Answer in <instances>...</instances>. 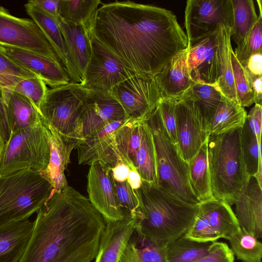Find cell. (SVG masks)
I'll list each match as a JSON object with an SVG mask.
<instances>
[{
    "label": "cell",
    "instance_id": "1",
    "mask_svg": "<svg viewBox=\"0 0 262 262\" xmlns=\"http://www.w3.org/2000/svg\"><path fill=\"white\" fill-rule=\"evenodd\" d=\"M92 31L126 68L142 75L154 76L188 47L172 11L129 1L102 3Z\"/></svg>",
    "mask_w": 262,
    "mask_h": 262
},
{
    "label": "cell",
    "instance_id": "2",
    "mask_svg": "<svg viewBox=\"0 0 262 262\" xmlns=\"http://www.w3.org/2000/svg\"><path fill=\"white\" fill-rule=\"evenodd\" d=\"M34 223L19 262H91L105 226L89 199L69 186L53 190Z\"/></svg>",
    "mask_w": 262,
    "mask_h": 262
},
{
    "label": "cell",
    "instance_id": "3",
    "mask_svg": "<svg viewBox=\"0 0 262 262\" xmlns=\"http://www.w3.org/2000/svg\"><path fill=\"white\" fill-rule=\"evenodd\" d=\"M136 191L143 214V219L137 221L135 230L139 236L163 250L187 232L199 204L185 202L156 185L144 181Z\"/></svg>",
    "mask_w": 262,
    "mask_h": 262
},
{
    "label": "cell",
    "instance_id": "4",
    "mask_svg": "<svg viewBox=\"0 0 262 262\" xmlns=\"http://www.w3.org/2000/svg\"><path fill=\"white\" fill-rule=\"evenodd\" d=\"M241 128L207 138V157L211 192L216 200L230 205L248 176L241 142Z\"/></svg>",
    "mask_w": 262,
    "mask_h": 262
},
{
    "label": "cell",
    "instance_id": "5",
    "mask_svg": "<svg viewBox=\"0 0 262 262\" xmlns=\"http://www.w3.org/2000/svg\"><path fill=\"white\" fill-rule=\"evenodd\" d=\"M53 190L41 172L35 170L0 174V225L28 219L43 206Z\"/></svg>",
    "mask_w": 262,
    "mask_h": 262
},
{
    "label": "cell",
    "instance_id": "6",
    "mask_svg": "<svg viewBox=\"0 0 262 262\" xmlns=\"http://www.w3.org/2000/svg\"><path fill=\"white\" fill-rule=\"evenodd\" d=\"M92 91L80 83L48 89L39 111L43 123L63 138L79 144L83 140L82 120Z\"/></svg>",
    "mask_w": 262,
    "mask_h": 262
},
{
    "label": "cell",
    "instance_id": "7",
    "mask_svg": "<svg viewBox=\"0 0 262 262\" xmlns=\"http://www.w3.org/2000/svg\"><path fill=\"white\" fill-rule=\"evenodd\" d=\"M151 132L156 155L157 186L185 202H201L194 194L189 182L188 165L177 145L169 138L161 119L158 105L144 120Z\"/></svg>",
    "mask_w": 262,
    "mask_h": 262
},
{
    "label": "cell",
    "instance_id": "8",
    "mask_svg": "<svg viewBox=\"0 0 262 262\" xmlns=\"http://www.w3.org/2000/svg\"><path fill=\"white\" fill-rule=\"evenodd\" d=\"M50 149L42 123L12 134L0 156V174L30 169L40 172L48 166Z\"/></svg>",
    "mask_w": 262,
    "mask_h": 262
},
{
    "label": "cell",
    "instance_id": "9",
    "mask_svg": "<svg viewBox=\"0 0 262 262\" xmlns=\"http://www.w3.org/2000/svg\"><path fill=\"white\" fill-rule=\"evenodd\" d=\"M231 0H188L185 10V26L188 44L215 31L220 25L232 28Z\"/></svg>",
    "mask_w": 262,
    "mask_h": 262
},
{
    "label": "cell",
    "instance_id": "10",
    "mask_svg": "<svg viewBox=\"0 0 262 262\" xmlns=\"http://www.w3.org/2000/svg\"><path fill=\"white\" fill-rule=\"evenodd\" d=\"M110 94L129 118L143 121L162 98L154 76L135 74L115 85Z\"/></svg>",
    "mask_w": 262,
    "mask_h": 262
},
{
    "label": "cell",
    "instance_id": "11",
    "mask_svg": "<svg viewBox=\"0 0 262 262\" xmlns=\"http://www.w3.org/2000/svg\"><path fill=\"white\" fill-rule=\"evenodd\" d=\"M0 46L28 51L59 61L40 29L32 19L13 16L1 6Z\"/></svg>",
    "mask_w": 262,
    "mask_h": 262
},
{
    "label": "cell",
    "instance_id": "12",
    "mask_svg": "<svg viewBox=\"0 0 262 262\" xmlns=\"http://www.w3.org/2000/svg\"><path fill=\"white\" fill-rule=\"evenodd\" d=\"M223 27L220 25L212 33L188 44L187 63L195 83L215 85L221 76Z\"/></svg>",
    "mask_w": 262,
    "mask_h": 262
},
{
    "label": "cell",
    "instance_id": "13",
    "mask_svg": "<svg viewBox=\"0 0 262 262\" xmlns=\"http://www.w3.org/2000/svg\"><path fill=\"white\" fill-rule=\"evenodd\" d=\"M135 74L100 42L92 31V54L81 85L92 91L110 93L115 85Z\"/></svg>",
    "mask_w": 262,
    "mask_h": 262
},
{
    "label": "cell",
    "instance_id": "14",
    "mask_svg": "<svg viewBox=\"0 0 262 262\" xmlns=\"http://www.w3.org/2000/svg\"><path fill=\"white\" fill-rule=\"evenodd\" d=\"M92 20L87 25H75L59 19L66 49L64 68L71 82L82 84L84 81L92 54Z\"/></svg>",
    "mask_w": 262,
    "mask_h": 262
},
{
    "label": "cell",
    "instance_id": "15",
    "mask_svg": "<svg viewBox=\"0 0 262 262\" xmlns=\"http://www.w3.org/2000/svg\"><path fill=\"white\" fill-rule=\"evenodd\" d=\"M177 147L182 158L189 162L198 152L208 135L193 102L186 95L177 100L176 107Z\"/></svg>",
    "mask_w": 262,
    "mask_h": 262
},
{
    "label": "cell",
    "instance_id": "16",
    "mask_svg": "<svg viewBox=\"0 0 262 262\" xmlns=\"http://www.w3.org/2000/svg\"><path fill=\"white\" fill-rule=\"evenodd\" d=\"M112 168L98 162L90 165L88 174L89 199L105 222L120 221L124 217L116 194Z\"/></svg>",
    "mask_w": 262,
    "mask_h": 262
},
{
    "label": "cell",
    "instance_id": "17",
    "mask_svg": "<svg viewBox=\"0 0 262 262\" xmlns=\"http://www.w3.org/2000/svg\"><path fill=\"white\" fill-rule=\"evenodd\" d=\"M125 121L108 123L85 137L77 147L78 164L91 165L99 162L113 168L123 163L117 154L115 131Z\"/></svg>",
    "mask_w": 262,
    "mask_h": 262
},
{
    "label": "cell",
    "instance_id": "18",
    "mask_svg": "<svg viewBox=\"0 0 262 262\" xmlns=\"http://www.w3.org/2000/svg\"><path fill=\"white\" fill-rule=\"evenodd\" d=\"M235 216L240 227L257 239L262 237V189L255 177H249L236 194Z\"/></svg>",
    "mask_w": 262,
    "mask_h": 262
},
{
    "label": "cell",
    "instance_id": "19",
    "mask_svg": "<svg viewBox=\"0 0 262 262\" xmlns=\"http://www.w3.org/2000/svg\"><path fill=\"white\" fill-rule=\"evenodd\" d=\"M1 47L15 62L40 78L52 88L70 82V79L60 61L24 50Z\"/></svg>",
    "mask_w": 262,
    "mask_h": 262
},
{
    "label": "cell",
    "instance_id": "20",
    "mask_svg": "<svg viewBox=\"0 0 262 262\" xmlns=\"http://www.w3.org/2000/svg\"><path fill=\"white\" fill-rule=\"evenodd\" d=\"M42 123L48 139L50 157L48 167L41 173L54 191L60 192L68 186L64 170L70 162L72 151L79 144L64 139L52 127L43 122Z\"/></svg>",
    "mask_w": 262,
    "mask_h": 262
},
{
    "label": "cell",
    "instance_id": "21",
    "mask_svg": "<svg viewBox=\"0 0 262 262\" xmlns=\"http://www.w3.org/2000/svg\"><path fill=\"white\" fill-rule=\"evenodd\" d=\"M116 222H105L95 262H119L133 234L137 220L124 214Z\"/></svg>",
    "mask_w": 262,
    "mask_h": 262
},
{
    "label": "cell",
    "instance_id": "22",
    "mask_svg": "<svg viewBox=\"0 0 262 262\" xmlns=\"http://www.w3.org/2000/svg\"><path fill=\"white\" fill-rule=\"evenodd\" d=\"M187 58V48L177 54L154 76L162 98L179 100L195 83L190 76Z\"/></svg>",
    "mask_w": 262,
    "mask_h": 262
},
{
    "label": "cell",
    "instance_id": "23",
    "mask_svg": "<svg viewBox=\"0 0 262 262\" xmlns=\"http://www.w3.org/2000/svg\"><path fill=\"white\" fill-rule=\"evenodd\" d=\"M34 223L28 219L0 225V262H19Z\"/></svg>",
    "mask_w": 262,
    "mask_h": 262
},
{
    "label": "cell",
    "instance_id": "24",
    "mask_svg": "<svg viewBox=\"0 0 262 262\" xmlns=\"http://www.w3.org/2000/svg\"><path fill=\"white\" fill-rule=\"evenodd\" d=\"M12 134L41 122L38 110L26 97L13 91H2Z\"/></svg>",
    "mask_w": 262,
    "mask_h": 262
},
{
    "label": "cell",
    "instance_id": "25",
    "mask_svg": "<svg viewBox=\"0 0 262 262\" xmlns=\"http://www.w3.org/2000/svg\"><path fill=\"white\" fill-rule=\"evenodd\" d=\"M198 210L207 219L220 238L228 240L241 229L230 205L224 201L212 200L201 202Z\"/></svg>",
    "mask_w": 262,
    "mask_h": 262
},
{
    "label": "cell",
    "instance_id": "26",
    "mask_svg": "<svg viewBox=\"0 0 262 262\" xmlns=\"http://www.w3.org/2000/svg\"><path fill=\"white\" fill-rule=\"evenodd\" d=\"M142 121L128 119L115 131L118 155L130 170H136V155L141 141Z\"/></svg>",
    "mask_w": 262,
    "mask_h": 262
},
{
    "label": "cell",
    "instance_id": "27",
    "mask_svg": "<svg viewBox=\"0 0 262 262\" xmlns=\"http://www.w3.org/2000/svg\"><path fill=\"white\" fill-rule=\"evenodd\" d=\"M27 14L37 24L50 43L59 61L63 65L66 60V49L58 19L29 1L25 4Z\"/></svg>",
    "mask_w": 262,
    "mask_h": 262
},
{
    "label": "cell",
    "instance_id": "28",
    "mask_svg": "<svg viewBox=\"0 0 262 262\" xmlns=\"http://www.w3.org/2000/svg\"><path fill=\"white\" fill-rule=\"evenodd\" d=\"M184 95L188 97L198 110L206 133L224 97L215 85L195 83Z\"/></svg>",
    "mask_w": 262,
    "mask_h": 262
},
{
    "label": "cell",
    "instance_id": "29",
    "mask_svg": "<svg viewBox=\"0 0 262 262\" xmlns=\"http://www.w3.org/2000/svg\"><path fill=\"white\" fill-rule=\"evenodd\" d=\"M189 182L192 190L200 202L214 200L210 184L207 157V139L198 152L189 162Z\"/></svg>",
    "mask_w": 262,
    "mask_h": 262
},
{
    "label": "cell",
    "instance_id": "30",
    "mask_svg": "<svg viewBox=\"0 0 262 262\" xmlns=\"http://www.w3.org/2000/svg\"><path fill=\"white\" fill-rule=\"evenodd\" d=\"M247 115L243 107L224 96L210 123L209 135L222 134L242 128Z\"/></svg>",
    "mask_w": 262,
    "mask_h": 262
},
{
    "label": "cell",
    "instance_id": "31",
    "mask_svg": "<svg viewBox=\"0 0 262 262\" xmlns=\"http://www.w3.org/2000/svg\"><path fill=\"white\" fill-rule=\"evenodd\" d=\"M214 243L198 242L187 238L184 234L164 249V262L193 261L208 254Z\"/></svg>",
    "mask_w": 262,
    "mask_h": 262
},
{
    "label": "cell",
    "instance_id": "32",
    "mask_svg": "<svg viewBox=\"0 0 262 262\" xmlns=\"http://www.w3.org/2000/svg\"><path fill=\"white\" fill-rule=\"evenodd\" d=\"M136 169L142 181L157 185L156 155L152 135L145 120L142 121L141 144L136 155Z\"/></svg>",
    "mask_w": 262,
    "mask_h": 262
},
{
    "label": "cell",
    "instance_id": "33",
    "mask_svg": "<svg viewBox=\"0 0 262 262\" xmlns=\"http://www.w3.org/2000/svg\"><path fill=\"white\" fill-rule=\"evenodd\" d=\"M233 8V25L231 39L237 47L242 45L257 20L252 0H231Z\"/></svg>",
    "mask_w": 262,
    "mask_h": 262
},
{
    "label": "cell",
    "instance_id": "34",
    "mask_svg": "<svg viewBox=\"0 0 262 262\" xmlns=\"http://www.w3.org/2000/svg\"><path fill=\"white\" fill-rule=\"evenodd\" d=\"M102 4L100 0H60L59 19L75 25L89 24Z\"/></svg>",
    "mask_w": 262,
    "mask_h": 262
},
{
    "label": "cell",
    "instance_id": "35",
    "mask_svg": "<svg viewBox=\"0 0 262 262\" xmlns=\"http://www.w3.org/2000/svg\"><path fill=\"white\" fill-rule=\"evenodd\" d=\"M119 262H164L163 250L135 231Z\"/></svg>",
    "mask_w": 262,
    "mask_h": 262
},
{
    "label": "cell",
    "instance_id": "36",
    "mask_svg": "<svg viewBox=\"0 0 262 262\" xmlns=\"http://www.w3.org/2000/svg\"><path fill=\"white\" fill-rule=\"evenodd\" d=\"M231 29L224 26L222 35V64L221 75L215 85L222 95L238 103L233 73L231 52Z\"/></svg>",
    "mask_w": 262,
    "mask_h": 262
},
{
    "label": "cell",
    "instance_id": "37",
    "mask_svg": "<svg viewBox=\"0 0 262 262\" xmlns=\"http://www.w3.org/2000/svg\"><path fill=\"white\" fill-rule=\"evenodd\" d=\"M241 142L248 176L262 174L261 143L258 142L255 133L246 120L241 128Z\"/></svg>",
    "mask_w": 262,
    "mask_h": 262
},
{
    "label": "cell",
    "instance_id": "38",
    "mask_svg": "<svg viewBox=\"0 0 262 262\" xmlns=\"http://www.w3.org/2000/svg\"><path fill=\"white\" fill-rule=\"evenodd\" d=\"M228 241L238 259L243 262H261L262 244L244 229L241 228Z\"/></svg>",
    "mask_w": 262,
    "mask_h": 262
},
{
    "label": "cell",
    "instance_id": "39",
    "mask_svg": "<svg viewBox=\"0 0 262 262\" xmlns=\"http://www.w3.org/2000/svg\"><path fill=\"white\" fill-rule=\"evenodd\" d=\"M36 76L9 56L0 46V90L13 91L24 79Z\"/></svg>",
    "mask_w": 262,
    "mask_h": 262
},
{
    "label": "cell",
    "instance_id": "40",
    "mask_svg": "<svg viewBox=\"0 0 262 262\" xmlns=\"http://www.w3.org/2000/svg\"><path fill=\"white\" fill-rule=\"evenodd\" d=\"M92 92L97 112L105 123L123 121L129 119L121 104L110 93Z\"/></svg>",
    "mask_w": 262,
    "mask_h": 262
},
{
    "label": "cell",
    "instance_id": "41",
    "mask_svg": "<svg viewBox=\"0 0 262 262\" xmlns=\"http://www.w3.org/2000/svg\"><path fill=\"white\" fill-rule=\"evenodd\" d=\"M114 185L124 214H128L137 221L142 220L143 214L136 190L132 188L127 181L117 182L114 180Z\"/></svg>",
    "mask_w": 262,
    "mask_h": 262
},
{
    "label": "cell",
    "instance_id": "42",
    "mask_svg": "<svg viewBox=\"0 0 262 262\" xmlns=\"http://www.w3.org/2000/svg\"><path fill=\"white\" fill-rule=\"evenodd\" d=\"M231 60L238 103L243 107L249 106L254 103L251 82L246 71L235 57L233 50L231 52Z\"/></svg>",
    "mask_w": 262,
    "mask_h": 262
},
{
    "label": "cell",
    "instance_id": "43",
    "mask_svg": "<svg viewBox=\"0 0 262 262\" xmlns=\"http://www.w3.org/2000/svg\"><path fill=\"white\" fill-rule=\"evenodd\" d=\"M261 45L262 15H259L245 41L233 51L234 55L243 66L252 55L261 52Z\"/></svg>",
    "mask_w": 262,
    "mask_h": 262
},
{
    "label": "cell",
    "instance_id": "44",
    "mask_svg": "<svg viewBox=\"0 0 262 262\" xmlns=\"http://www.w3.org/2000/svg\"><path fill=\"white\" fill-rule=\"evenodd\" d=\"M48 90L44 81L38 77L35 76L20 81L13 91L27 98L39 111Z\"/></svg>",
    "mask_w": 262,
    "mask_h": 262
},
{
    "label": "cell",
    "instance_id": "45",
    "mask_svg": "<svg viewBox=\"0 0 262 262\" xmlns=\"http://www.w3.org/2000/svg\"><path fill=\"white\" fill-rule=\"evenodd\" d=\"M185 236L190 239L200 243L215 242L220 238L207 219L199 210Z\"/></svg>",
    "mask_w": 262,
    "mask_h": 262
},
{
    "label": "cell",
    "instance_id": "46",
    "mask_svg": "<svg viewBox=\"0 0 262 262\" xmlns=\"http://www.w3.org/2000/svg\"><path fill=\"white\" fill-rule=\"evenodd\" d=\"M177 99L162 98L158 104L160 116L166 130L172 142L177 145L176 135V107Z\"/></svg>",
    "mask_w": 262,
    "mask_h": 262
},
{
    "label": "cell",
    "instance_id": "47",
    "mask_svg": "<svg viewBox=\"0 0 262 262\" xmlns=\"http://www.w3.org/2000/svg\"><path fill=\"white\" fill-rule=\"evenodd\" d=\"M107 124H108L103 122L99 117L96 109L92 94L82 120V136L83 139L102 128Z\"/></svg>",
    "mask_w": 262,
    "mask_h": 262
},
{
    "label": "cell",
    "instance_id": "48",
    "mask_svg": "<svg viewBox=\"0 0 262 262\" xmlns=\"http://www.w3.org/2000/svg\"><path fill=\"white\" fill-rule=\"evenodd\" d=\"M234 255L228 245L223 242H214L206 255L191 262H234Z\"/></svg>",
    "mask_w": 262,
    "mask_h": 262
},
{
    "label": "cell",
    "instance_id": "49",
    "mask_svg": "<svg viewBox=\"0 0 262 262\" xmlns=\"http://www.w3.org/2000/svg\"><path fill=\"white\" fill-rule=\"evenodd\" d=\"M262 106L255 104L247 115L246 120L255 133L258 142L261 143Z\"/></svg>",
    "mask_w": 262,
    "mask_h": 262
},
{
    "label": "cell",
    "instance_id": "50",
    "mask_svg": "<svg viewBox=\"0 0 262 262\" xmlns=\"http://www.w3.org/2000/svg\"><path fill=\"white\" fill-rule=\"evenodd\" d=\"M0 134L4 145L9 141L12 131L8 121L3 91L0 90Z\"/></svg>",
    "mask_w": 262,
    "mask_h": 262
},
{
    "label": "cell",
    "instance_id": "51",
    "mask_svg": "<svg viewBox=\"0 0 262 262\" xmlns=\"http://www.w3.org/2000/svg\"><path fill=\"white\" fill-rule=\"evenodd\" d=\"M242 66L249 75L262 76V52L252 55Z\"/></svg>",
    "mask_w": 262,
    "mask_h": 262
},
{
    "label": "cell",
    "instance_id": "52",
    "mask_svg": "<svg viewBox=\"0 0 262 262\" xmlns=\"http://www.w3.org/2000/svg\"><path fill=\"white\" fill-rule=\"evenodd\" d=\"M29 1L54 17L59 19L60 0H32Z\"/></svg>",
    "mask_w": 262,
    "mask_h": 262
},
{
    "label": "cell",
    "instance_id": "53",
    "mask_svg": "<svg viewBox=\"0 0 262 262\" xmlns=\"http://www.w3.org/2000/svg\"><path fill=\"white\" fill-rule=\"evenodd\" d=\"M247 74L254 93V103L261 105L262 76L254 77L249 75L247 73Z\"/></svg>",
    "mask_w": 262,
    "mask_h": 262
},
{
    "label": "cell",
    "instance_id": "54",
    "mask_svg": "<svg viewBox=\"0 0 262 262\" xmlns=\"http://www.w3.org/2000/svg\"><path fill=\"white\" fill-rule=\"evenodd\" d=\"M130 169L124 163H119L112 168L113 179L117 182H124L127 180Z\"/></svg>",
    "mask_w": 262,
    "mask_h": 262
},
{
    "label": "cell",
    "instance_id": "55",
    "mask_svg": "<svg viewBox=\"0 0 262 262\" xmlns=\"http://www.w3.org/2000/svg\"><path fill=\"white\" fill-rule=\"evenodd\" d=\"M126 181L132 188L134 190L139 189L142 184L141 176L137 170H130Z\"/></svg>",
    "mask_w": 262,
    "mask_h": 262
},
{
    "label": "cell",
    "instance_id": "56",
    "mask_svg": "<svg viewBox=\"0 0 262 262\" xmlns=\"http://www.w3.org/2000/svg\"><path fill=\"white\" fill-rule=\"evenodd\" d=\"M4 146V143L3 141V139H2L1 134H0V156L2 152V151L3 150Z\"/></svg>",
    "mask_w": 262,
    "mask_h": 262
},
{
    "label": "cell",
    "instance_id": "57",
    "mask_svg": "<svg viewBox=\"0 0 262 262\" xmlns=\"http://www.w3.org/2000/svg\"><path fill=\"white\" fill-rule=\"evenodd\" d=\"M257 4H258V5L259 6V15H262L261 14V0H257L256 1Z\"/></svg>",
    "mask_w": 262,
    "mask_h": 262
}]
</instances>
